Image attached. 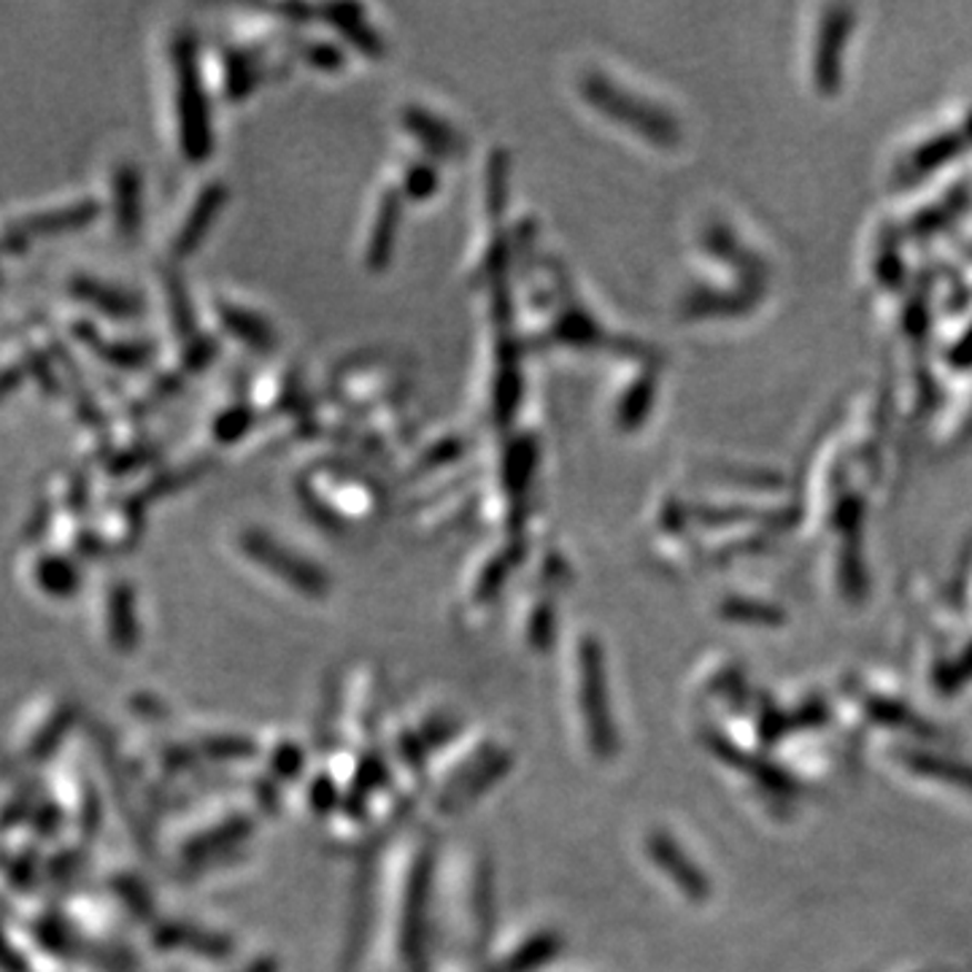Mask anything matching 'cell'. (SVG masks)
Listing matches in <instances>:
<instances>
[{"instance_id": "obj_17", "label": "cell", "mask_w": 972, "mask_h": 972, "mask_svg": "<svg viewBox=\"0 0 972 972\" xmlns=\"http://www.w3.org/2000/svg\"><path fill=\"white\" fill-rule=\"evenodd\" d=\"M435 190H438V173H435L433 165L416 162V165L408 168L403 182V192L411 198V201H427Z\"/></svg>"}, {"instance_id": "obj_11", "label": "cell", "mask_w": 972, "mask_h": 972, "mask_svg": "<svg viewBox=\"0 0 972 972\" xmlns=\"http://www.w3.org/2000/svg\"><path fill=\"white\" fill-rule=\"evenodd\" d=\"M114 192H117V201H114L117 224H120L124 235H133L141 224V179L133 165L120 168L114 182Z\"/></svg>"}, {"instance_id": "obj_3", "label": "cell", "mask_w": 972, "mask_h": 972, "mask_svg": "<svg viewBox=\"0 0 972 972\" xmlns=\"http://www.w3.org/2000/svg\"><path fill=\"white\" fill-rule=\"evenodd\" d=\"M243 551L254 559L257 565H263L265 570H271L273 576L284 578L292 589L303 591V595L322 597L327 591V576L316 565H311L308 559H303L301 554L290 551V548L276 544V538L263 533V529H249L241 538Z\"/></svg>"}, {"instance_id": "obj_1", "label": "cell", "mask_w": 972, "mask_h": 972, "mask_svg": "<svg viewBox=\"0 0 972 972\" xmlns=\"http://www.w3.org/2000/svg\"><path fill=\"white\" fill-rule=\"evenodd\" d=\"M578 84H581V95L608 120L625 124L632 133L644 135L646 141L659 143V146H672L678 141V124L672 117L665 114L659 105L632 95L629 90H621L606 73L587 71Z\"/></svg>"}, {"instance_id": "obj_21", "label": "cell", "mask_w": 972, "mask_h": 972, "mask_svg": "<svg viewBox=\"0 0 972 972\" xmlns=\"http://www.w3.org/2000/svg\"><path fill=\"white\" fill-rule=\"evenodd\" d=\"M308 60L311 65L322 68V71H338L341 62H344V52L330 47V43H316V47L308 52Z\"/></svg>"}, {"instance_id": "obj_4", "label": "cell", "mask_w": 972, "mask_h": 972, "mask_svg": "<svg viewBox=\"0 0 972 972\" xmlns=\"http://www.w3.org/2000/svg\"><path fill=\"white\" fill-rule=\"evenodd\" d=\"M403 122L405 128H408V133L414 135L422 146L429 149V154H435V158H457V154H463L465 149L463 135H459L452 124L438 120V117L419 109V105H408L403 114Z\"/></svg>"}, {"instance_id": "obj_13", "label": "cell", "mask_w": 972, "mask_h": 972, "mask_svg": "<svg viewBox=\"0 0 972 972\" xmlns=\"http://www.w3.org/2000/svg\"><path fill=\"white\" fill-rule=\"evenodd\" d=\"M554 335H557L559 344L567 346H597L606 341V335H603V330L597 327V322L591 320L587 311H567V314L559 316V322L554 324Z\"/></svg>"}, {"instance_id": "obj_18", "label": "cell", "mask_w": 972, "mask_h": 972, "mask_svg": "<svg viewBox=\"0 0 972 972\" xmlns=\"http://www.w3.org/2000/svg\"><path fill=\"white\" fill-rule=\"evenodd\" d=\"M249 425H252V414H249V408H230L214 422V435L220 441H224V444H233V441H239L241 435L246 433Z\"/></svg>"}, {"instance_id": "obj_5", "label": "cell", "mask_w": 972, "mask_h": 972, "mask_svg": "<svg viewBox=\"0 0 972 972\" xmlns=\"http://www.w3.org/2000/svg\"><path fill=\"white\" fill-rule=\"evenodd\" d=\"M224 203H227V186L220 182L205 186L201 198H198L195 205H192L190 216L184 220L182 230H179V239H176L179 257H186V254H192L198 246H201L205 233H209L211 224L216 222V216H220V211L224 209Z\"/></svg>"}, {"instance_id": "obj_2", "label": "cell", "mask_w": 972, "mask_h": 972, "mask_svg": "<svg viewBox=\"0 0 972 972\" xmlns=\"http://www.w3.org/2000/svg\"><path fill=\"white\" fill-rule=\"evenodd\" d=\"M176 103H179V139H182L184 158L203 162L211 154V114L205 101L201 62H198V43L192 36H179L176 41Z\"/></svg>"}, {"instance_id": "obj_6", "label": "cell", "mask_w": 972, "mask_h": 972, "mask_svg": "<svg viewBox=\"0 0 972 972\" xmlns=\"http://www.w3.org/2000/svg\"><path fill=\"white\" fill-rule=\"evenodd\" d=\"M220 320L230 335H235L254 352H273L279 344L276 330L257 311H249L233 303H220Z\"/></svg>"}, {"instance_id": "obj_12", "label": "cell", "mask_w": 972, "mask_h": 972, "mask_svg": "<svg viewBox=\"0 0 972 972\" xmlns=\"http://www.w3.org/2000/svg\"><path fill=\"white\" fill-rule=\"evenodd\" d=\"M581 670H584V708H587L589 716L591 738H595L597 746H603L608 740V721L606 713H603V697H600L603 684H600V672H597V659L591 646H587V651H581Z\"/></svg>"}, {"instance_id": "obj_8", "label": "cell", "mask_w": 972, "mask_h": 972, "mask_svg": "<svg viewBox=\"0 0 972 972\" xmlns=\"http://www.w3.org/2000/svg\"><path fill=\"white\" fill-rule=\"evenodd\" d=\"M73 295L90 305H95V308L103 311V314L114 316V320H135V316H141L143 311L141 301L133 295V292L120 290V286H111V284H101L95 282V279H84V276L77 279V282H73Z\"/></svg>"}, {"instance_id": "obj_19", "label": "cell", "mask_w": 972, "mask_h": 972, "mask_svg": "<svg viewBox=\"0 0 972 972\" xmlns=\"http://www.w3.org/2000/svg\"><path fill=\"white\" fill-rule=\"evenodd\" d=\"M506 182H508V165L506 154H492L489 162V209L500 211L506 203Z\"/></svg>"}, {"instance_id": "obj_20", "label": "cell", "mask_w": 972, "mask_h": 972, "mask_svg": "<svg viewBox=\"0 0 972 972\" xmlns=\"http://www.w3.org/2000/svg\"><path fill=\"white\" fill-rule=\"evenodd\" d=\"M227 92L230 98H243L252 90V79H249V62L241 58H230L227 62Z\"/></svg>"}, {"instance_id": "obj_9", "label": "cell", "mask_w": 972, "mask_h": 972, "mask_svg": "<svg viewBox=\"0 0 972 972\" xmlns=\"http://www.w3.org/2000/svg\"><path fill=\"white\" fill-rule=\"evenodd\" d=\"M324 14L346 36L354 49H360L363 54H382V39L365 22L363 11L357 6H330V9H324Z\"/></svg>"}, {"instance_id": "obj_16", "label": "cell", "mask_w": 972, "mask_h": 972, "mask_svg": "<svg viewBox=\"0 0 972 972\" xmlns=\"http://www.w3.org/2000/svg\"><path fill=\"white\" fill-rule=\"evenodd\" d=\"M92 341H95V348L103 354L109 363L122 365V367H141L146 365L149 360H152L154 348H149L146 344H101V341L92 335Z\"/></svg>"}, {"instance_id": "obj_15", "label": "cell", "mask_w": 972, "mask_h": 972, "mask_svg": "<svg viewBox=\"0 0 972 972\" xmlns=\"http://www.w3.org/2000/svg\"><path fill=\"white\" fill-rule=\"evenodd\" d=\"M651 397H654V378L651 376L638 378V382L629 386V392L625 397H621V403H619V427H625V429L638 427L640 422L646 419L648 408H651Z\"/></svg>"}, {"instance_id": "obj_14", "label": "cell", "mask_w": 972, "mask_h": 972, "mask_svg": "<svg viewBox=\"0 0 972 972\" xmlns=\"http://www.w3.org/2000/svg\"><path fill=\"white\" fill-rule=\"evenodd\" d=\"M95 216H98V205L87 201L71 205V209L54 211V214L41 216V220H30L28 227L36 230V233H60V230L81 227V224L92 222Z\"/></svg>"}, {"instance_id": "obj_10", "label": "cell", "mask_w": 972, "mask_h": 972, "mask_svg": "<svg viewBox=\"0 0 972 972\" xmlns=\"http://www.w3.org/2000/svg\"><path fill=\"white\" fill-rule=\"evenodd\" d=\"M535 465H538V448L533 438L514 441L506 454V465H503V482H506L508 495L514 500L525 497L529 478H533Z\"/></svg>"}, {"instance_id": "obj_7", "label": "cell", "mask_w": 972, "mask_h": 972, "mask_svg": "<svg viewBox=\"0 0 972 972\" xmlns=\"http://www.w3.org/2000/svg\"><path fill=\"white\" fill-rule=\"evenodd\" d=\"M397 224H401V192L389 190L378 205L376 224L371 233V246H367V267L371 271H384L392 260V249H395Z\"/></svg>"}]
</instances>
